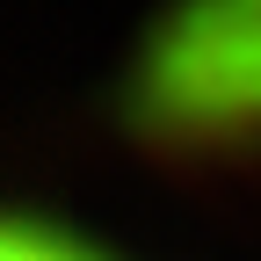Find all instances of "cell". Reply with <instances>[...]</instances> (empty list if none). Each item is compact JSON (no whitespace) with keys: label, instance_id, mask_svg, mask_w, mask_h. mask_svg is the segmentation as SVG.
Listing matches in <instances>:
<instances>
[{"label":"cell","instance_id":"7a4b0ae2","mask_svg":"<svg viewBox=\"0 0 261 261\" xmlns=\"http://www.w3.org/2000/svg\"><path fill=\"white\" fill-rule=\"evenodd\" d=\"M0 261H116V254L94 247L87 232H73V225H58V218L22 211V218H8V232H0Z\"/></svg>","mask_w":261,"mask_h":261},{"label":"cell","instance_id":"6da1fadb","mask_svg":"<svg viewBox=\"0 0 261 261\" xmlns=\"http://www.w3.org/2000/svg\"><path fill=\"white\" fill-rule=\"evenodd\" d=\"M123 116L174 152L261 145V0H174L130 58Z\"/></svg>","mask_w":261,"mask_h":261}]
</instances>
